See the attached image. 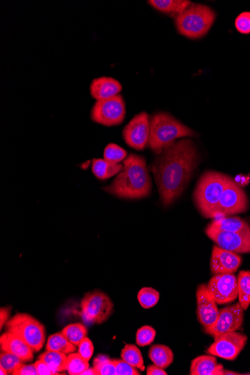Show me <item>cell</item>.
<instances>
[{"instance_id":"cell-12","label":"cell","mask_w":250,"mask_h":375,"mask_svg":"<svg viewBox=\"0 0 250 375\" xmlns=\"http://www.w3.org/2000/svg\"><path fill=\"white\" fill-rule=\"evenodd\" d=\"M244 323V310L240 303L220 310L217 322L204 332L217 338L221 335L240 331Z\"/></svg>"},{"instance_id":"cell-18","label":"cell","mask_w":250,"mask_h":375,"mask_svg":"<svg viewBox=\"0 0 250 375\" xmlns=\"http://www.w3.org/2000/svg\"><path fill=\"white\" fill-rule=\"evenodd\" d=\"M121 90L122 86L120 82L109 77L94 79L89 87L91 96L96 100L117 96Z\"/></svg>"},{"instance_id":"cell-23","label":"cell","mask_w":250,"mask_h":375,"mask_svg":"<svg viewBox=\"0 0 250 375\" xmlns=\"http://www.w3.org/2000/svg\"><path fill=\"white\" fill-rule=\"evenodd\" d=\"M149 357L154 365L164 369L171 365L174 360L173 350L164 345L152 346L149 352Z\"/></svg>"},{"instance_id":"cell-38","label":"cell","mask_w":250,"mask_h":375,"mask_svg":"<svg viewBox=\"0 0 250 375\" xmlns=\"http://www.w3.org/2000/svg\"><path fill=\"white\" fill-rule=\"evenodd\" d=\"M35 364L39 375H58L60 374L51 369L44 361L39 360L34 363Z\"/></svg>"},{"instance_id":"cell-22","label":"cell","mask_w":250,"mask_h":375,"mask_svg":"<svg viewBox=\"0 0 250 375\" xmlns=\"http://www.w3.org/2000/svg\"><path fill=\"white\" fill-rule=\"evenodd\" d=\"M124 166L120 164H112L105 159H94L92 170L95 176L100 180H106L119 175L123 170Z\"/></svg>"},{"instance_id":"cell-43","label":"cell","mask_w":250,"mask_h":375,"mask_svg":"<svg viewBox=\"0 0 250 375\" xmlns=\"http://www.w3.org/2000/svg\"><path fill=\"white\" fill-rule=\"evenodd\" d=\"M0 374L7 375V374H8V373L7 372V371L4 367H0Z\"/></svg>"},{"instance_id":"cell-36","label":"cell","mask_w":250,"mask_h":375,"mask_svg":"<svg viewBox=\"0 0 250 375\" xmlns=\"http://www.w3.org/2000/svg\"><path fill=\"white\" fill-rule=\"evenodd\" d=\"M78 353L87 361H89L93 356L94 346L92 341L88 337L84 338L78 346Z\"/></svg>"},{"instance_id":"cell-14","label":"cell","mask_w":250,"mask_h":375,"mask_svg":"<svg viewBox=\"0 0 250 375\" xmlns=\"http://www.w3.org/2000/svg\"><path fill=\"white\" fill-rule=\"evenodd\" d=\"M208 289L218 304L233 302L238 296L237 277L234 274L216 275L209 282Z\"/></svg>"},{"instance_id":"cell-24","label":"cell","mask_w":250,"mask_h":375,"mask_svg":"<svg viewBox=\"0 0 250 375\" xmlns=\"http://www.w3.org/2000/svg\"><path fill=\"white\" fill-rule=\"evenodd\" d=\"M39 360L44 361L55 372L67 371V356L61 352L47 350L39 357Z\"/></svg>"},{"instance_id":"cell-40","label":"cell","mask_w":250,"mask_h":375,"mask_svg":"<svg viewBox=\"0 0 250 375\" xmlns=\"http://www.w3.org/2000/svg\"><path fill=\"white\" fill-rule=\"evenodd\" d=\"M147 375H167L168 374L164 370V369L159 367L156 365H151L147 368Z\"/></svg>"},{"instance_id":"cell-16","label":"cell","mask_w":250,"mask_h":375,"mask_svg":"<svg viewBox=\"0 0 250 375\" xmlns=\"http://www.w3.org/2000/svg\"><path fill=\"white\" fill-rule=\"evenodd\" d=\"M242 263V258L237 254L228 251L218 246H214L211 259V270L213 275L234 274Z\"/></svg>"},{"instance_id":"cell-25","label":"cell","mask_w":250,"mask_h":375,"mask_svg":"<svg viewBox=\"0 0 250 375\" xmlns=\"http://www.w3.org/2000/svg\"><path fill=\"white\" fill-rule=\"evenodd\" d=\"M77 346L73 345L62 332L53 334L48 339L46 350L61 352L65 355L74 353Z\"/></svg>"},{"instance_id":"cell-6","label":"cell","mask_w":250,"mask_h":375,"mask_svg":"<svg viewBox=\"0 0 250 375\" xmlns=\"http://www.w3.org/2000/svg\"><path fill=\"white\" fill-rule=\"evenodd\" d=\"M7 331L18 335L34 352L41 350L46 342L44 325L27 313H18L6 323Z\"/></svg>"},{"instance_id":"cell-3","label":"cell","mask_w":250,"mask_h":375,"mask_svg":"<svg viewBox=\"0 0 250 375\" xmlns=\"http://www.w3.org/2000/svg\"><path fill=\"white\" fill-rule=\"evenodd\" d=\"M195 132L167 112H157L150 119L147 146L157 155L180 138L193 136Z\"/></svg>"},{"instance_id":"cell-32","label":"cell","mask_w":250,"mask_h":375,"mask_svg":"<svg viewBox=\"0 0 250 375\" xmlns=\"http://www.w3.org/2000/svg\"><path fill=\"white\" fill-rule=\"evenodd\" d=\"M127 155V152L121 147L113 143L107 145L104 152V159L112 164H120L128 157Z\"/></svg>"},{"instance_id":"cell-11","label":"cell","mask_w":250,"mask_h":375,"mask_svg":"<svg viewBox=\"0 0 250 375\" xmlns=\"http://www.w3.org/2000/svg\"><path fill=\"white\" fill-rule=\"evenodd\" d=\"M247 343V336L237 332H229L214 339V343L207 350L209 355L235 360L239 356Z\"/></svg>"},{"instance_id":"cell-13","label":"cell","mask_w":250,"mask_h":375,"mask_svg":"<svg viewBox=\"0 0 250 375\" xmlns=\"http://www.w3.org/2000/svg\"><path fill=\"white\" fill-rule=\"evenodd\" d=\"M206 235L221 248L237 254H250V232H231L210 229Z\"/></svg>"},{"instance_id":"cell-15","label":"cell","mask_w":250,"mask_h":375,"mask_svg":"<svg viewBox=\"0 0 250 375\" xmlns=\"http://www.w3.org/2000/svg\"><path fill=\"white\" fill-rule=\"evenodd\" d=\"M197 300L198 320L204 327V331H206L217 322L220 311L217 303L211 296L208 285L206 284H202L198 287Z\"/></svg>"},{"instance_id":"cell-20","label":"cell","mask_w":250,"mask_h":375,"mask_svg":"<svg viewBox=\"0 0 250 375\" xmlns=\"http://www.w3.org/2000/svg\"><path fill=\"white\" fill-rule=\"evenodd\" d=\"M210 229L231 232H250V225L245 220L240 218H215L208 226Z\"/></svg>"},{"instance_id":"cell-37","label":"cell","mask_w":250,"mask_h":375,"mask_svg":"<svg viewBox=\"0 0 250 375\" xmlns=\"http://www.w3.org/2000/svg\"><path fill=\"white\" fill-rule=\"evenodd\" d=\"M117 369V375H140V373L136 368L129 364L123 360H114Z\"/></svg>"},{"instance_id":"cell-44","label":"cell","mask_w":250,"mask_h":375,"mask_svg":"<svg viewBox=\"0 0 250 375\" xmlns=\"http://www.w3.org/2000/svg\"><path fill=\"white\" fill-rule=\"evenodd\" d=\"M224 374H237L236 372H232V371H225V370Z\"/></svg>"},{"instance_id":"cell-35","label":"cell","mask_w":250,"mask_h":375,"mask_svg":"<svg viewBox=\"0 0 250 375\" xmlns=\"http://www.w3.org/2000/svg\"><path fill=\"white\" fill-rule=\"evenodd\" d=\"M236 29L244 35L250 34V13L245 11L238 15L235 20Z\"/></svg>"},{"instance_id":"cell-8","label":"cell","mask_w":250,"mask_h":375,"mask_svg":"<svg viewBox=\"0 0 250 375\" xmlns=\"http://www.w3.org/2000/svg\"><path fill=\"white\" fill-rule=\"evenodd\" d=\"M125 116V102L120 95L96 100L91 111V119L94 122L107 127L117 126L121 124Z\"/></svg>"},{"instance_id":"cell-34","label":"cell","mask_w":250,"mask_h":375,"mask_svg":"<svg viewBox=\"0 0 250 375\" xmlns=\"http://www.w3.org/2000/svg\"><path fill=\"white\" fill-rule=\"evenodd\" d=\"M156 337V331L151 326H144L138 329L136 335V342L140 347L151 345Z\"/></svg>"},{"instance_id":"cell-31","label":"cell","mask_w":250,"mask_h":375,"mask_svg":"<svg viewBox=\"0 0 250 375\" xmlns=\"http://www.w3.org/2000/svg\"><path fill=\"white\" fill-rule=\"evenodd\" d=\"M138 298L144 309H151L160 299V293L152 288H143L138 293Z\"/></svg>"},{"instance_id":"cell-39","label":"cell","mask_w":250,"mask_h":375,"mask_svg":"<svg viewBox=\"0 0 250 375\" xmlns=\"http://www.w3.org/2000/svg\"><path fill=\"white\" fill-rule=\"evenodd\" d=\"M13 375H39L35 364L22 365Z\"/></svg>"},{"instance_id":"cell-27","label":"cell","mask_w":250,"mask_h":375,"mask_svg":"<svg viewBox=\"0 0 250 375\" xmlns=\"http://www.w3.org/2000/svg\"><path fill=\"white\" fill-rule=\"evenodd\" d=\"M121 359L132 367L145 370L144 360L140 350L133 345H127L121 350Z\"/></svg>"},{"instance_id":"cell-29","label":"cell","mask_w":250,"mask_h":375,"mask_svg":"<svg viewBox=\"0 0 250 375\" xmlns=\"http://www.w3.org/2000/svg\"><path fill=\"white\" fill-rule=\"evenodd\" d=\"M89 368L88 361L79 353H72L67 356V371L71 375H81Z\"/></svg>"},{"instance_id":"cell-1","label":"cell","mask_w":250,"mask_h":375,"mask_svg":"<svg viewBox=\"0 0 250 375\" xmlns=\"http://www.w3.org/2000/svg\"><path fill=\"white\" fill-rule=\"evenodd\" d=\"M199 160L197 146L190 139L176 141L156 157L150 169L165 207L183 195Z\"/></svg>"},{"instance_id":"cell-2","label":"cell","mask_w":250,"mask_h":375,"mask_svg":"<svg viewBox=\"0 0 250 375\" xmlns=\"http://www.w3.org/2000/svg\"><path fill=\"white\" fill-rule=\"evenodd\" d=\"M122 171L103 190L121 199H140L151 195L152 184L144 157L131 154L123 162Z\"/></svg>"},{"instance_id":"cell-26","label":"cell","mask_w":250,"mask_h":375,"mask_svg":"<svg viewBox=\"0 0 250 375\" xmlns=\"http://www.w3.org/2000/svg\"><path fill=\"white\" fill-rule=\"evenodd\" d=\"M238 298L244 310L250 305V271L242 270L237 276Z\"/></svg>"},{"instance_id":"cell-19","label":"cell","mask_w":250,"mask_h":375,"mask_svg":"<svg viewBox=\"0 0 250 375\" xmlns=\"http://www.w3.org/2000/svg\"><path fill=\"white\" fill-rule=\"evenodd\" d=\"M224 371L223 365L218 364L213 355L198 357L191 363V375H223Z\"/></svg>"},{"instance_id":"cell-41","label":"cell","mask_w":250,"mask_h":375,"mask_svg":"<svg viewBox=\"0 0 250 375\" xmlns=\"http://www.w3.org/2000/svg\"><path fill=\"white\" fill-rule=\"evenodd\" d=\"M11 308H3L0 310V318H1V329H3L4 324H6L9 320V316Z\"/></svg>"},{"instance_id":"cell-42","label":"cell","mask_w":250,"mask_h":375,"mask_svg":"<svg viewBox=\"0 0 250 375\" xmlns=\"http://www.w3.org/2000/svg\"><path fill=\"white\" fill-rule=\"evenodd\" d=\"M82 375L89 374V375H97L96 371L94 368L93 369H87L86 371H84L82 374Z\"/></svg>"},{"instance_id":"cell-9","label":"cell","mask_w":250,"mask_h":375,"mask_svg":"<svg viewBox=\"0 0 250 375\" xmlns=\"http://www.w3.org/2000/svg\"><path fill=\"white\" fill-rule=\"evenodd\" d=\"M249 201L244 190L231 178L221 197L217 218L247 211Z\"/></svg>"},{"instance_id":"cell-7","label":"cell","mask_w":250,"mask_h":375,"mask_svg":"<svg viewBox=\"0 0 250 375\" xmlns=\"http://www.w3.org/2000/svg\"><path fill=\"white\" fill-rule=\"evenodd\" d=\"M81 308V316L86 323L101 324L109 320L114 309V305L108 295L96 290L85 294Z\"/></svg>"},{"instance_id":"cell-30","label":"cell","mask_w":250,"mask_h":375,"mask_svg":"<svg viewBox=\"0 0 250 375\" xmlns=\"http://www.w3.org/2000/svg\"><path fill=\"white\" fill-rule=\"evenodd\" d=\"M97 375H117L114 360L105 355H98L94 360V367Z\"/></svg>"},{"instance_id":"cell-10","label":"cell","mask_w":250,"mask_h":375,"mask_svg":"<svg viewBox=\"0 0 250 375\" xmlns=\"http://www.w3.org/2000/svg\"><path fill=\"white\" fill-rule=\"evenodd\" d=\"M150 135V119L145 112L136 115L123 130L125 143L138 151H143L147 146Z\"/></svg>"},{"instance_id":"cell-5","label":"cell","mask_w":250,"mask_h":375,"mask_svg":"<svg viewBox=\"0 0 250 375\" xmlns=\"http://www.w3.org/2000/svg\"><path fill=\"white\" fill-rule=\"evenodd\" d=\"M215 19V11L210 7L192 4L184 13L175 17V22L180 35L199 39L207 35Z\"/></svg>"},{"instance_id":"cell-33","label":"cell","mask_w":250,"mask_h":375,"mask_svg":"<svg viewBox=\"0 0 250 375\" xmlns=\"http://www.w3.org/2000/svg\"><path fill=\"white\" fill-rule=\"evenodd\" d=\"M0 357V367H4L8 374H13L22 365L25 364L19 357L4 351Z\"/></svg>"},{"instance_id":"cell-17","label":"cell","mask_w":250,"mask_h":375,"mask_svg":"<svg viewBox=\"0 0 250 375\" xmlns=\"http://www.w3.org/2000/svg\"><path fill=\"white\" fill-rule=\"evenodd\" d=\"M0 346L2 351L8 352L19 357L25 362L33 360L34 351L18 335L7 331L0 338Z\"/></svg>"},{"instance_id":"cell-28","label":"cell","mask_w":250,"mask_h":375,"mask_svg":"<svg viewBox=\"0 0 250 375\" xmlns=\"http://www.w3.org/2000/svg\"><path fill=\"white\" fill-rule=\"evenodd\" d=\"M63 335L75 346H78L81 341L87 337V328L82 324L76 323L67 325L63 329Z\"/></svg>"},{"instance_id":"cell-4","label":"cell","mask_w":250,"mask_h":375,"mask_svg":"<svg viewBox=\"0 0 250 375\" xmlns=\"http://www.w3.org/2000/svg\"><path fill=\"white\" fill-rule=\"evenodd\" d=\"M230 178L229 176L213 171L204 173L200 177L193 198L203 217L217 218L218 203Z\"/></svg>"},{"instance_id":"cell-21","label":"cell","mask_w":250,"mask_h":375,"mask_svg":"<svg viewBox=\"0 0 250 375\" xmlns=\"http://www.w3.org/2000/svg\"><path fill=\"white\" fill-rule=\"evenodd\" d=\"M147 4L161 13L174 17L184 13L192 4L189 0H150Z\"/></svg>"}]
</instances>
